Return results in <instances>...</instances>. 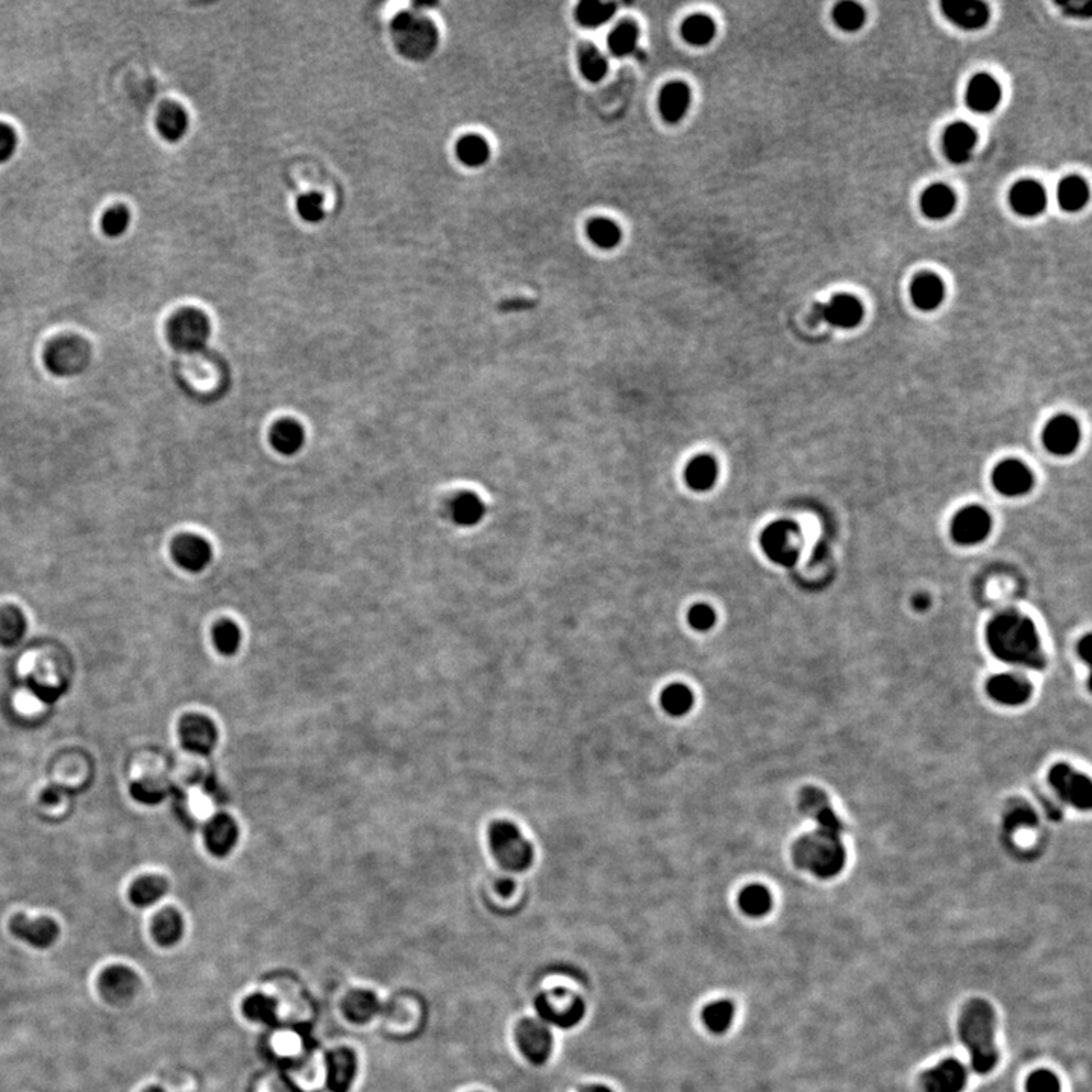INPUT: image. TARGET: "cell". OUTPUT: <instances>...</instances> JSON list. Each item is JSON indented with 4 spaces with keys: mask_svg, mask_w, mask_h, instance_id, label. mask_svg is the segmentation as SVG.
<instances>
[{
    "mask_svg": "<svg viewBox=\"0 0 1092 1092\" xmlns=\"http://www.w3.org/2000/svg\"><path fill=\"white\" fill-rule=\"evenodd\" d=\"M484 516V506L474 493H461L453 502V517L459 525H476Z\"/></svg>",
    "mask_w": 1092,
    "mask_h": 1092,
    "instance_id": "c3c4849f",
    "label": "cell"
},
{
    "mask_svg": "<svg viewBox=\"0 0 1092 1092\" xmlns=\"http://www.w3.org/2000/svg\"><path fill=\"white\" fill-rule=\"evenodd\" d=\"M842 830L821 827L804 834L794 845V862L813 876L830 879L838 876L845 865V849L840 842Z\"/></svg>",
    "mask_w": 1092,
    "mask_h": 1092,
    "instance_id": "3957f363",
    "label": "cell"
},
{
    "mask_svg": "<svg viewBox=\"0 0 1092 1092\" xmlns=\"http://www.w3.org/2000/svg\"><path fill=\"white\" fill-rule=\"evenodd\" d=\"M152 932L159 945L170 947L182 938L184 921L174 909H164L153 919Z\"/></svg>",
    "mask_w": 1092,
    "mask_h": 1092,
    "instance_id": "8d00e7d4",
    "label": "cell"
},
{
    "mask_svg": "<svg viewBox=\"0 0 1092 1092\" xmlns=\"http://www.w3.org/2000/svg\"><path fill=\"white\" fill-rule=\"evenodd\" d=\"M381 1003L374 992L357 991L349 992L346 998L344 1000V1012L348 1017L349 1021L363 1024L368 1023L374 1018L375 1015L380 1013Z\"/></svg>",
    "mask_w": 1092,
    "mask_h": 1092,
    "instance_id": "1f68e13d",
    "label": "cell"
},
{
    "mask_svg": "<svg viewBox=\"0 0 1092 1092\" xmlns=\"http://www.w3.org/2000/svg\"><path fill=\"white\" fill-rule=\"evenodd\" d=\"M580 1092H613V1091L612 1089H610V1088L604 1087V1085H587V1087L583 1088V1089H581Z\"/></svg>",
    "mask_w": 1092,
    "mask_h": 1092,
    "instance_id": "be15d7a7",
    "label": "cell"
},
{
    "mask_svg": "<svg viewBox=\"0 0 1092 1092\" xmlns=\"http://www.w3.org/2000/svg\"><path fill=\"white\" fill-rule=\"evenodd\" d=\"M298 213L301 214L302 219L306 222H319L323 217V199L322 196L317 193H308L299 197L298 201Z\"/></svg>",
    "mask_w": 1092,
    "mask_h": 1092,
    "instance_id": "9f6ffc18",
    "label": "cell"
},
{
    "mask_svg": "<svg viewBox=\"0 0 1092 1092\" xmlns=\"http://www.w3.org/2000/svg\"><path fill=\"white\" fill-rule=\"evenodd\" d=\"M977 144V131L965 121H955L944 132V151L951 163L970 161Z\"/></svg>",
    "mask_w": 1092,
    "mask_h": 1092,
    "instance_id": "484cf974",
    "label": "cell"
},
{
    "mask_svg": "<svg viewBox=\"0 0 1092 1092\" xmlns=\"http://www.w3.org/2000/svg\"><path fill=\"white\" fill-rule=\"evenodd\" d=\"M987 692L992 700L1004 706H1019L1029 700L1032 687L1029 681L1015 674H1000L992 677L987 683Z\"/></svg>",
    "mask_w": 1092,
    "mask_h": 1092,
    "instance_id": "4316f807",
    "label": "cell"
},
{
    "mask_svg": "<svg viewBox=\"0 0 1092 1092\" xmlns=\"http://www.w3.org/2000/svg\"><path fill=\"white\" fill-rule=\"evenodd\" d=\"M1027 1092H1061V1082L1049 1070H1038L1027 1079L1026 1083Z\"/></svg>",
    "mask_w": 1092,
    "mask_h": 1092,
    "instance_id": "11a10c76",
    "label": "cell"
},
{
    "mask_svg": "<svg viewBox=\"0 0 1092 1092\" xmlns=\"http://www.w3.org/2000/svg\"><path fill=\"white\" fill-rule=\"evenodd\" d=\"M913 604H915L917 608H927L929 607V598L925 597V595H918V597L913 600Z\"/></svg>",
    "mask_w": 1092,
    "mask_h": 1092,
    "instance_id": "e7e4bbea",
    "label": "cell"
},
{
    "mask_svg": "<svg viewBox=\"0 0 1092 1092\" xmlns=\"http://www.w3.org/2000/svg\"><path fill=\"white\" fill-rule=\"evenodd\" d=\"M138 983L137 974L128 966H110L99 977L101 994L112 1003L129 1000L137 992Z\"/></svg>",
    "mask_w": 1092,
    "mask_h": 1092,
    "instance_id": "7402d4cb",
    "label": "cell"
},
{
    "mask_svg": "<svg viewBox=\"0 0 1092 1092\" xmlns=\"http://www.w3.org/2000/svg\"><path fill=\"white\" fill-rule=\"evenodd\" d=\"M27 633V617L16 606L0 608V645L16 647Z\"/></svg>",
    "mask_w": 1092,
    "mask_h": 1092,
    "instance_id": "f35d334b",
    "label": "cell"
},
{
    "mask_svg": "<svg viewBox=\"0 0 1092 1092\" xmlns=\"http://www.w3.org/2000/svg\"><path fill=\"white\" fill-rule=\"evenodd\" d=\"M131 794L132 797L140 802L155 804L163 800L164 789L152 781H138L136 785H132Z\"/></svg>",
    "mask_w": 1092,
    "mask_h": 1092,
    "instance_id": "6f0895ef",
    "label": "cell"
},
{
    "mask_svg": "<svg viewBox=\"0 0 1092 1092\" xmlns=\"http://www.w3.org/2000/svg\"><path fill=\"white\" fill-rule=\"evenodd\" d=\"M91 360L89 342L80 336L55 338L44 351V364L57 376H74L84 372Z\"/></svg>",
    "mask_w": 1092,
    "mask_h": 1092,
    "instance_id": "52a82bcc",
    "label": "cell"
},
{
    "mask_svg": "<svg viewBox=\"0 0 1092 1092\" xmlns=\"http://www.w3.org/2000/svg\"><path fill=\"white\" fill-rule=\"evenodd\" d=\"M800 809L810 818L815 819L821 827L842 830V824L834 815L829 800L824 795V792L817 787H806L800 794Z\"/></svg>",
    "mask_w": 1092,
    "mask_h": 1092,
    "instance_id": "4dcf8cb0",
    "label": "cell"
},
{
    "mask_svg": "<svg viewBox=\"0 0 1092 1092\" xmlns=\"http://www.w3.org/2000/svg\"><path fill=\"white\" fill-rule=\"evenodd\" d=\"M1050 783L1066 802L1077 809H1089L1092 802L1091 780L1070 766L1056 765L1050 772Z\"/></svg>",
    "mask_w": 1092,
    "mask_h": 1092,
    "instance_id": "7c38bea8",
    "label": "cell"
},
{
    "mask_svg": "<svg viewBox=\"0 0 1092 1092\" xmlns=\"http://www.w3.org/2000/svg\"><path fill=\"white\" fill-rule=\"evenodd\" d=\"M944 16L955 23L956 27L965 31H977L987 25L991 19L989 6L983 2H962V0H949L941 4Z\"/></svg>",
    "mask_w": 1092,
    "mask_h": 1092,
    "instance_id": "603a6c76",
    "label": "cell"
},
{
    "mask_svg": "<svg viewBox=\"0 0 1092 1092\" xmlns=\"http://www.w3.org/2000/svg\"><path fill=\"white\" fill-rule=\"evenodd\" d=\"M681 35L691 46H708L716 35V23L708 14H693L683 21Z\"/></svg>",
    "mask_w": 1092,
    "mask_h": 1092,
    "instance_id": "74e56055",
    "label": "cell"
},
{
    "mask_svg": "<svg viewBox=\"0 0 1092 1092\" xmlns=\"http://www.w3.org/2000/svg\"><path fill=\"white\" fill-rule=\"evenodd\" d=\"M396 48L406 58L422 61L438 49V32L434 23L412 12H402L391 25Z\"/></svg>",
    "mask_w": 1092,
    "mask_h": 1092,
    "instance_id": "277c9868",
    "label": "cell"
},
{
    "mask_svg": "<svg viewBox=\"0 0 1092 1092\" xmlns=\"http://www.w3.org/2000/svg\"><path fill=\"white\" fill-rule=\"evenodd\" d=\"M968 1082L965 1065L957 1059H945L921 1076L925 1092H962Z\"/></svg>",
    "mask_w": 1092,
    "mask_h": 1092,
    "instance_id": "9a60e30c",
    "label": "cell"
},
{
    "mask_svg": "<svg viewBox=\"0 0 1092 1092\" xmlns=\"http://www.w3.org/2000/svg\"><path fill=\"white\" fill-rule=\"evenodd\" d=\"M457 157L468 167H480L491 159V146L485 138L469 134L457 143Z\"/></svg>",
    "mask_w": 1092,
    "mask_h": 1092,
    "instance_id": "7bdbcfd3",
    "label": "cell"
},
{
    "mask_svg": "<svg viewBox=\"0 0 1092 1092\" xmlns=\"http://www.w3.org/2000/svg\"><path fill=\"white\" fill-rule=\"evenodd\" d=\"M660 702L670 716H683L693 708V693L686 685L674 683L662 692Z\"/></svg>",
    "mask_w": 1092,
    "mask_h": 1092,
    "instance_id": "7dc6e473",
    "label": "cell"
},
{
    "mask_svg": "<svg viewBox=\"0 0 1092 1092\" xmlns=\"http://www.w3.org/2000/svg\"><path fill=\"white\" fill-rule=\"evenodd\" d=\"M1042 442L1051 454H1072L1080 442L1079 423L1072 416H1066V414L1053 417L1045 427Z\"/></svg>",
    "mask_w": 1092,
    "mask_h": 1092,
    "instance_id": "e0dca14e",
    "label": "cell"
},
{
    "mask_svg": "<svg viewBox=\"0 0 1092 1092\" xmlns=\"http://www.w3.org/2000/svg\"><path fill=\"white\" fill-rule=\"evenodd\" d=\"M833 20L842 31L856 32L865 25L866 12L856 2H840L833 8Z\"/></svg>",
    "mask_w": 1092,
    "mask_h": 1092,
    "instance_id": "f907efd6",
    "label": "cell"
},
{
    "mask_svg": "<svg viewBox=\"0 0 1092 1092\" xmlns=\"http://www.w3.org/2000/svg\"><path fill=\"white\" fill-rule=\"evenodd\" d=\"M640 29L633 20H623L608 35V49L616 58H625L638 50Z\"/></svg>",
    "mask_w": 1092,
    "mask_h": 1092,
    "instance_id": "e575fe53",
    "label": "cell"
},
{
    "mask_svg": "<svg viewBox=\"0 0 1092 1092\" xmlns=\"http://www.w3.org/2000/svg\"><path fill=\"white\" fill-rule=\"evenodd\" d=\"M213 640H214L216 648L222 654L233 655L237 651L238 647H240L242 634H240V630H238L236 623L223 621V623H217L216 627H214Z\"/></svg>",
    "mask_w": 1092,
    "mask_h": 1092,
    "instance_id": "f5cc1de1",
    "label": "cell"
},
{
    "mask_svg": "<svg viewBox=\"0 0 1092 1092\" xmlns=\"http://www.w3.org/2000/svg\"><path fill=\"white\" fill-rule=\"evenodd\" d=\"M327 1087L331 1092H348L357 1074V1057L349 1049H337L327 1055Z\"/></svg>",
    "mask_w": 1092,
    "mask_h": 1092,
    "instance_id": "cb8c5ba5",
    "label": "cell"
},
{
    "mask_svg": "<svg viewBox=\"0 0 1092 1092\" xmlns=\"http://www.w3.org/2000/svg\"><path fill=\"white\" fill-rule=\"evenodd\" d=\"M516 1041L521 1053L534 1065L548 1061L554 1045L551 1029L538 1018L523 1019L517 1026Z\"/></svg>",
    "mask_w": 1092,
    "mask_h": 1092,
    "instance_id": "30bf717a",
    "label": "cell"
},
{
    "mask_svg": "<svg viewBox=\"0 0 1092 1092\" xmlns=\"http://www.w3.org/2000/svg\"><path fill=\"white\" fill-rule=\"evenodd\" d=\"M578 67L585 80L589 82H600L606 78L608 72V61L606 55L591 43L581 44L578 49Z\"/></svg>",
    "mask_w": 1092,
    "mask_h": 1092,
    "instance_id": "60d3db41",
    "label": "cell"
},
{
    "mask_svg": "<svg viewBox=\"0 0 1092 1092\" xmlns=\"http://www.w3.org/2000/svg\"><path fill=\"white\" fill-rule=\"evenodd\" d=\"M1091 649H1092L1091 638H1089V636H1087V638L1083 639L1082 642H1080V647H1079V653H1080V655H1082L1083 659L1089 660V657H1091Z\"/></svg>",
    "mask_w": 1092,
    "mask_h": 1092,
    "instance_id": "6125c7cd",
    "label": "cell"
},
{
    "mask_svg": "<svg viewBox=\"0 0 1092 1092\" xmlns=\"http://www.w3.org/2000/svg\"><path fill=\"white\" fill-rule=\"evenodd\" d=\"M212 334V323L205 313L185 308L176 313L167 325V337L181 352H197L205 346Z\"/></svg>",
    "mask_w": 1092,
    "mask_h": 1092,
    "instance_id": "ba28073f",
    "label": "cell"
},
{
    "mask_svg": "<svg viewBox=\"0 0 1092 1092\" xmlns=\"http://www.w3.org/2000/svg\"><path fill=\"white\" fill-rule=\"evenodd\" d=\"M716 615L713 612V608L706 606V604H697L691 608L689 612V623L698 631H708L715 625Z\"/></svg>",
    "mask_w": 1092,
    "mask_h": 1092,
    "instance_id": "680465c9",
    "label": "cell"
},
{
    "mask_svg": "<svg viewBox=\"0 0 1092 1092\" xmlns=\"http://www.w3.org/2000/svg\"><path fill=\"white\" fill-rule=\"evenodd\" d=\"M534 1009L542 1023L561 1030L576 1027L586 1015L585 1000L563 987L538 994Z\"/></svg>",
    "mask_w": 1092,
    "mask_h": 1092,
    "instance_id": "8992f818",
    "label": "cell"
},
{
    "mask_svg": "<svg viewBox=\"0 0 1092 1092\" xmlns=\"http://www.w3.org/2000/svg\"><path fill=\"white\" fill-rule=\"evenodd\" d=\"M994 489L1004 496H1021L1034 487V474L1018 460H1004L992 472Z\"/></svg>",
    "mask_w": 1092,
    "mask_h": 1092,
    "instance_id": "2e32d148",
    "label": "cell"
},
{
    "mask_svg": "<svg viewBox=\"0 0 1092 1092\" xmlns=\"http://www.w3.org/2000/svg\"><path fill=\"white\" fill-rule=\"evenodd\" d=\"M167 889H169V885L163 877H142L132 883L129 898H131L132 904H136L137 908H149L159 902Z\"/></svg>",
    "mask_w": 1092,
    "mask_h": 1092,
    "instance_id": "ab89813d",
    "label": "cell"
},
{
    "mask_svg": "<svg viewBox=\"0 0 1092 1092\" xmlns=\"http://www.w3.org/2000/svg\"><path fill=\"white\" fill-rule=\"evenodd\" d=\"M513 891H515V881L512 879H502V880L498 881V892L501 894L502 897H508L510 894H513Z\"/></svg>",
    "mask_w": 1092,
    "mask_h": 1092,
    "instance_id": "94428289",
    "label": "cell"
},
{
    "mask_svg": "<svg viewBox=\"0 0 1092 1092\" xmlns=\"http://www.w3.org/2000/svg\"><path fill=\"white\" fill-rule=\"evenodd\" d=\"M172 555L182 569L189 570V572H201L210 565L213 559V549L205 538L187 534L174 540Z\"/></svg>",
    "mask_w": 1092,
    "mask_h": 1092,
    "instance_id": "d6986e66",
    "label": "cell"
},
{
    "mask_svg": "<svg viewBox=\"0 0 1092 1092\" xmlns=\"http://www.w3.org/2000/svg\"><path fill=\"white\" fill-rule=\"evenodd\" d=\"M1002 96V87L995 78H992L991 74H979L966 87V105L977 114H989L997 110Z\"/></svg>",
    "mask_w": 1092,
    "mask_h": 1092,
    "instance_id": "ffe728a7",
    "label": "cell"
},
{
    "mask_svg": "<svg viewBox=\"0 0 1092 1092\" xmlns=\"http://www.w3.org/2000/svg\"><path fill=\"white\" fill-rule=\"evenodd\" d=\"M270 440H272L274 448L281 454L293 455L299 453L306 444V431L301 427V423L285 419L275 425L270 434Z\"/></svg>",
    "mask_w": 1092,
    "mask_h": 1092,
    "instance_id": "d6a6232c",
    "label": "cell"
},
{
    "mask_svg": "<svg viewBox=\"0 0 1092 1092\" xmlns=\"http://www.w3.org/2000/svg\"><path fill=\"white\" fill-rule=\"evenodd\" d=\"M1057 199L1062 210L1068 213L1080 212L1089 201V187L1082 176H1068L1062 180L1057 189Z\"/></svg>",
    "mask_w": 1092,
    "mask_h": 1092,
    "instance_id": "d590c367",
    "label": "cell"
},
{
    "mask_svg": "<svg viewBox=\"0 0 1092 1092\" xmlns=\"http://www.w3.org/2000/svg\"><path fill=\"white\" fill-rule=\"evenodd\" d=\"M489 845L498 864L507 871L521 872L533 864V847L510 821H496L492 824L489 829Z\"/></svg>",
    "mask_w": 1092,
    "mask_h": 1092,
    "instance_id": "5b68a950",
    "label": "cell"
},
{
    "mask_svg": "<svg viewBox=\"0 0 1092 1092\" xmlns=\"http://www.w3.org/2000/svg\"><path fill=\"white\" fill-rule=\"evenodd\" d=\"M716 463L710 457H698L687 468V483L697 491H706L716 480Z\"/></svg>",
    "mask_w": 1092,
    "mask_h": 1092,
    "instance_id": "816d5d0a",
    "label": "cell"
},
{
    "mask_svg": "<svg viewBox=\"0 0 1092 1092\" xmlns=\"http://www.w3.org/2000/svg\"><path fill=\"white\" fill-rule=\"evenodd\" d=\"M864 306L853 295L840 293L825 304L815 306V319L829 323L832 327L851 329L864 321Z\"/></svg>",
    "mask_w": 1092,
    "mask_h": 1092,
    "instance_id": "8fae6325",
    "label": "cell"
},
{
    "mask_svg": "<svg viewBox=\"0 0 1092 1092\" xmlns=\"http://www.w3.org/2000/svg\"><path fill=\"white\" fill-rule=\"evenodd\" d=\"M131 227V213L127 206L116 205L105 213L102 219V229L108 237L119 238Z\"/></svg>",
    "mask_w": 1092,
    "mask_h": 1092,
    "instance_id": "db71d44e",
    "label": "cell"
},
{
    "mask_svg": "<svg viewBox=\"0 0 1092 1092\" xmlns=\"http://www.w3.org/2000/svg\"><path fill=\"white\" fill-rule=\"evenodd\" d=\"M10 930L16 938L35 949H48L59 936L58 925L53 919H31L25 915H16L11 918Z\"/></svg>",
    "mask_w": 1092,
    "mask_h": 1092,
    "instance_id": "ac0fdd59",
    "label": "cell"
},
{
    "mask_svg": "<svg viewBox=\"0 0 1092 1092\" xmlns=\"http://www.w3.org/2000/svg\"><path fill=\"white\" fill-rule=\"evenodd\" d=\"M615 12H616L615 4L581 2L580 5L577 6L576 17L581 27L597 29L612 20Z\"/></svg>",
    "mask_w": 1092,
    "mask_h": 1092,
    "instance_id": "bcb514c9",
    "label": "cell"
},
{
    "mask_svg": "<svg viewBox=\"0 0 1092 1092\" xmlns=\"http://www.w3.org/2000/svg\"><path fill=\"white\" fill-rule=\"evenodd\" d=\"M733 1019L734 1004L728 1000L710 1003L702 1011V1023L715 1034H725L732 1027Z\"/></svg>",
    "mask_w": 1092,
    "mask_h": 1092,
    "instance_id": "f6af8a7d",
    "label": "cell"
},
{
    "mask_svg": "<svg viewBox=\"0 0 1092 1092\" xmlns=\"http://www.w3.org/2000/svg\"><path fill=\"white\" fill-rule=\"evenodd\" d=\"M692 104V91L683 81H670L662 89L659 110L668 123H680L686 117Z\"/></svg>",
    "mask_w": 1092,
    "mask_h": 1092,
    "instance_id": "d4e9b609",
    "label": "cell"
},
{
    "mask_svg": "<svg viewBox=\"0 0 1092 1092\" xmlns=\"http://www.w3.org/2000/svg\"><path fill=\"white\" fill-rule=\"evenodd\" d=\"M739 908L748 917H763L772 908L771 892L762 885H749L739 894Z\"/></svg>",
    "mask_w": 1092,
    "mask_h": 1092,
    "instance_id": "ee69618b",
    "label": "cell"
},
{
    "mask_svg": "<svg viewBox=\"0 0 1092 1092\" xmlns=\"http://www.w3.org/2000/svg\"><path fill=\"white\" fill-rule=\"evenodd\" d=\"M910 296L917 308L923 312H932L944 301V283L941 276L932 272L918 275L910 285Z\"/></svg>",
    "mask_w": 1092,
    "mask_h": 1092,
    "instance_id": "f1b7e54d",
    "label": "cell"
},
{
    "mask_svg": "<svg viewBox=\"0 0 1092 1092\" xmlns=\"http://www.w3.org/2000/svg\"><path fill=\"white\" fill-rule=\"evenodd\" d=\"M19 138L12 128L0 123V164L8 163L17 152Z\"/></svg>",
    "mask_w": 1092,
    "mask_h": 1092,
    "instance_id": "91938a15",
    "label": "cell"
},
{
    "mask_svg": "<svg viewBox=\"0 0 1092 1092\" xmlns=\"http://www.w3.org/2000/svg\"><path fill=\"white\" fill-rule=\"evenodd\" d=\"M987 645L998 659L1041 670L1045 660L1040 638L1029 617L1017 612H1003L987 625Z\"/></svg>",
    "mask_w": 1092,
    "mask_h": 1092,
    "instance_id": "6da1fadb",
    "label": "cell"
},
{
    "mask_svg": "<svg viewBox=\"0 0 1092 1092\" xmlns=\"http://www.w3.org/2000/svg\"><path fill=\"white\" fill-rule=\"evenodd\" d=\"M995 1012L987 1000L974 998L966 1003L957 1021V1034L971 1056V1066L977 1074H989L997 1066L1000 1053L995 1044Z\"/></svg>",
    "mask_w": 1092,
    "mask_h": 1092,
    "instance_id": "7a4b0ae2",
    "label": "cell"
},
{
    "mask_svg": "<svg viewBox=\"0 0 1092 1092\" xmlns=\"http://www.w3.org/2000/svg\"><path fill=\"white\" fill-rule=\"evenodd\" d=\"M157 129L167 142H180L189 129V116L176 104H166L157 116Z\"/></svg>",
    "mask_w": 1092,
    "mask_h": 1092,
    "instance_id": "836d02e7",
    "label": "cell"
},
{
    "mask_svg": "<svg viewBox=\"0 0 1092 1092\" xmlns=\"http://www.w3.org/2000/svg\"><path fill=\"white\" fill-rule=\"evenodd\" d=\"M246 1018L257 1023H276V1002L264 994H252L242 1004Z\"/></svg>",
    "mask_w": 1092,
    "mask_h": 1092,
    "instance_id": "681fc988",
    "label": "cell"
},
{
    "mask_svg": "<svg viewBox=\"0 0 1092 1092\" xmlns=\"http://www.w3.org/2000/svg\"><path fill=\"white\" fill-rule=\"evenodd\" d=\"M587 236L595 246L608 251L621 244L623 229L608 217H595L587 225Z\"/></svg>",
    "mask_w": 1092,
    "mask_h": 1092,
    "instance_id": "b9f144b4",
    "label": "cell"
},
{
    "mask_svg": "<svg viewBox=\"0 0 1092 1092\" xmlns=\"http://www.w3.org/2000/svg\"><path fill=\"white\" fill-rule=\"evenodd\" d=\"M1009 202L1019 216L1038 217L1047 210L1049 197L1038 181L1021 180L1011 189Z\"/></svg>",
    "mask_w": 1092,
    "mask_h": 1092,
    "instance_id": "44dd1931",
    "label": "cell"
},
{
    "mask_svg": "<svg viewBox=\"0 0 1092 1092\" xmlns=\"http://www.w3.org/2000/svg\"><path fill=\"white\" fill-rule=\"evenodd\" d=\"M762 546L766 555L778 565L791 566L800 554V530L795 523L778 521L762 534Z\"/></svg>",
    "mask_w": 1092,
    "mask_h": 1092,
    "instance_id": "9c48e42d",
    "label": "cell"
},
{
    "mask_svg": "<svg viewBox=\"0 0 1092 1092\" xmlns=\"http://www.w3.org/2000/svg\"><path fill=\"white\" fill-rule=\"evenodd\" d=\"M989 513L979 506L962 508L951 523V536L956 544L976 545L983 542L991 531Z\"/></svg>",
    "mask_w": 1092,
    "mask_h": 1092,
    "instance_id": "4fadbf2b",
    "label": "cell"
},
{
    "mask_svg": "<svg viewBox=\"0 0 1092 1092\" xmlns=\"http://www.w3.org/2000/svg\"><path fill=\"white\" fill-rule=\"evenodd\" d=\"M143 1092H166V1091H164V1089H161V1088H159V1087H151V1088H148V1089H144V1091Z\"/></svg>",
    "mask_w": 1092,
    "mask_h": 1092,
    "instance_id": "03108f58",
    "label": "cell"
},
{
    "mask_svg": "<svg viewBox=\"0 0 1092 1092\" xmlns=\"http://www.w3.org/2000/svg\"><path fill=\"white\" fill-rule=\"evenodd\" d=\"M237 840V825L228 815H217L206 824L205 844L212 855L225 857L233 851Z\"/></svg>",
    "mask_w": 1092,
    "mask_h": 1092,
    "instance_id": "83f0119b",
    "label": "cell"
},
{
    "mask_svg": "<svg viewBox=\"0 0 1092 1092\" xmlns=\"http://www.w3.org/2000/svg\"><path fill=\"white\" fill-rule=\"evenodd\" d=\"M181 744L187 751L206 755L217 744V730L210 719L202 715H185L180 723Z\"/></svg>",
    "mask_w": 1092,
    "mask_h": 1092,
    "instance_id": "5bb4252c",
    "label": "cell"
},
{
    "mask_svg": "<svg viewBox=\"0 0 1092 1092\" xmlns=\"http://www.w3.org/2000/svg\"><path fill=\"white\" fill-rule=\"evenodd\" d=\"M957 197L949 185L933 184L921 195V212L932 221H942L955 212Z\"/></svg>",
    "mask_w": 1092,
    "mask_h": 1092,
    "instance_id": "f546056e",
    "label": "cell"
}]
</instances>
